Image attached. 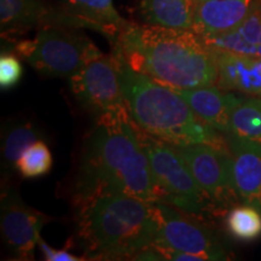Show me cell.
Masks as SVG:
<instances>
[{
    "mask_svg": "<svg viewBox=\"0 0 261 261\" xmlns=\"http://www.w3.org/2000/svg\"><path fill=\"white\" fill-rule=\"evenodd\" d=\"M178 91L202 122L221 133L228 132L231 115L242 97L217 84Z\"/></svg>",
    "mask_w": 261,
    "mask_h": 261,
    "instance_id": "5bb4252c",
    "label": "cell"
},
{
    "mask_svg": "<svg viewBox=\"0 0 261 261\" xmlns=\"http://www.w3.org/2000/svg\"><path fill=\"white\" fill-rule=\"evenodd\" d=\"M16 54L40 74L54 77H71L103 55L84 33L64 24L42 25L33 40L16 45Z\"/></svg>",
    "mask_w": 261,
    "mask_h": 261,
    "instance_id": "5b68a950",
    "label": "cell"
},
{
    "mask_svg": "<svg viewBox=\"0 0 261 261\" xmlns=\"http://www.w3.org/2000/svg\"><path fill=\"white\" fill-rule=\"evenodd\" d=\"M50 217L28 207L15 188L3 191L0 204V226L6 247L15 257L31 260L40 241V232Z\"/></svg>",
    "mask_w": 261,
    "mask_h": 261,
    "instance_id": "30bf717a",
    "label": "cell"
},
{
    "mask_svg": "<svg viewBox=\"0 0 261 261\" xmlns=\"http://www.w3.org/2000/svg\"><path fill=\"white\" fill-rule=\"evenodd\" d=\"M140 139L148 155L160 202L191 215L203 213L211 201L197 184L177 146L152 138L143 130H140Z\"/></svg>",
    "mask_w": 261,
    "mask_h": 261,
    "instance_id": "8992f818",
    "label": "cell"
},
{
    "mask_svg": "<svg viewBox=\"0 0 261 261\" xmlns=\"http://www.w3.org/2000/svg\"><path fill=\"white\" fill-rule=\"evenodd\" d=\"M213 51L220 89L261 98V57L218 48Z\"/></svg>",
    "mask_w": 261,
    "mask_h": 261,
    "instance_id": "4fadbf2b",
    "label": "cell"
},
{
    "mask_svg": "<svg viewBox=\"0 0 261 261\" xmlns=\"http://www.w3.org/2000/svg\"><path fill=\"white\" fill-rule=\"evenodd\" d=\"M103 194H122L160 202L140 130L127 108L97 116L83 146L75 202Z\"/></svg>",
    "mask_w": 261,
    "mask_h": 261,
    "instance_id": "6da1fadb",
    "label": "cell"
},
{
    "mask_svg": "<svg viewBox=\"0 0 261 261\" xmlns=\"http://www.w3.org/2000/svg\"><path fill=\"white\" fill-rule=\"evenodd\" d=\"M175 146L208 200L220 204L226 203L230 198H237L233 190L231 156L227 148L205 143Z\"/></svg>",
    "mask_w": 261,
    "mask_h": 261,
    "instance_id": "9c48e42d",
    "label": "cell"
},
{
    "mask_svg": "<svg viewBox=\"0 0 261 261\" xmlns=\"http://www.w3.org/2000/svg\"><path fill=\"white\" fill-rule=\"evenodd\" d=\"M75 99L87 112L100 116L126 107L120 61L115 54L102 55L69 77Z\"/></svg>",
    "mask_w": 261,
    "mask_h": 261,
    "instance_id": "52a82bcc",
    "label": "cell"
},
{
    "mask_svg": "<svg viewBox=\"0 0 261 261\" xmlns=\"http://www.w3.org/2000/svg\"><path fill=\"white\" fill-rule=\"evenodd\" d=\"M233 190L243 204L261 212V148L227 135Z\"/></svg>",
    "mask_w": 261,
    "mask_h": 261,
    "instance_id": "8fae6325",
    "label": "cell"
},
{
    "mask_svg": "<svg viewBox=\"0 0 261 261\" xmlns=\"http://www.w3.org/2000/svg\"><path fill=\"white\" fill-rule=\"evenodd\" d=\"M67 11L79 25L90 27L115 39L122 27L128 23L117 14L113 0H62Z\"/></svg>",
    "mask_w": 261,
    "mask_h": 261,
    "instance_id": "2e32d148",
    "label": "cell"
},
{
    "mask_svg": "<svg viewBox=\"0 0 261 261\" xmlns=\"http://www.w3.org/2000/svg\"><path fill=\"white\" fill-rule=\"evenodd\" d=\"M227 135L261 148V98H242L233 109Z\"/></svg>",
    "mask_w": 261,
    "mask_h": 261,
    "instance_id": "ffe728a7",
    "label": "cell"
},
{
    "mask_svg": "<svg viewBox=\"0 0 261 261\" xmlns=\"http://www.w3.org/2000/svg\"><path fill=\"white\" fill-rule=\"evenodd\" d=\"M23 74L21 61L15 54H3L0 57V86L8 90L17 85Z\"/></svg>",
    "mask_w": 261,
    "mask_h": 261,
    "instance_id": "603a6c76",
    "label": "cell"
},
{
    "mask_svg": "<svg viewBox=\"0 0 261 261\" xmlns=\"http://www.w3.org/2000/svg\"><path fill=\"white\" fill-rule=\"evenodd\" d=\"M114 42V54L132 69L175 90L214 85V51L194 31L127 23Z\"/></svg>",
    "mask_w": 261,
    "mask_h": 261,
    "instance_id": "7a4b0ae2",
    "label": "cell"
},
{
    "mask_svg": "<svg viewBox=\"0 0 261 261\" xmlns=\"http://www.w3.org/2000/svg\"><path fill=\"white\" fill-rule=\"evenodd\" d=\"M117 58L126 107L140 130L173 145L205 143L227 148L226 137L202 122L178 90L132 69L122 58Z\"/></svg>",
    "mask_w": 261,
    "mask_h": 261,
    "instance_id": "277c9868",
    "label": "cell"
},
{
    "mask_svg": "<svg viewBox=\"0 0 261 261\" xmlns=\"http://www.w3.org/2000/svg\"><path fill=\"white\" fill-rule=\"evenodd\" d=\"M38 247L40 248L44 259L48 261H81L86 259L84 256H76L75 254L68 252V250L55 249V248L48 246L45 241H42V238H40V241H39Z\"/></svg>",
    "mask_w": 261,
    "mask_h": 261,
    "instance_id": "cb8c5ba5",
    "label": "cell"
},
{
    "mask_svg": "<svg viewBox=\"0 0 261 261\" xmlns=\"http://www.w3.org/2000/svg\"><path fill=\"white\" fill-rule=\"evenodd\" d=\"M41 132L34 122L24 119L9 120L2 130V162L5 171L15 169V165L25 149L41 139Z\"/></svg>",
    "mask_w": 261,
    "mask_h": 261,
    "instance_id": "d6986e66",
    "label": "cell"
},
{
    "mask_svg": "<svg viewBox=\"0 0 261 261\" xmlns=\"http://www.w3.org/2000/svg\"><path fill=\"white\" fill-rule=\"evenodd\" d=\"M195 0H142L140 15L158 27L192 31Z\"/></svg>",
    "mask_w": 261,
    "mask_h": 261,
    "instance_id": "ac0fdd59",
    "label": "cell"
},
{
    "mask_svg": "<svg viewBox=\"0 0 261 261\" xmlns=\"http://www.w3.org/2000/svg\"><path fill=\"white\" fill-rule=\"evenodd\" d=\"M159 228L154 244L188 253L198 261L226 260L227 254L213 233L198 221L188 218V213L165 202H156Z\"/></svg>",
    "mask_w": 261,
    "mask_h": 261,
    "instance_id": "ba28073f",
    "label": "cell"
},
{
    "mask_svg": "<svg viewBox=\"0 0 261 261\" xmlns=\"http://www.w3.org/2000/svg\"><path fill=\"white\" fill-rule=\"evenodd\" d=\"M76 205L79 238L87 259L135 260L154 244L159 228L156 202L103 194Z\"/></svg>",
    "mask_w": 261,
    "mask_h": 261,
    "instance_id": "3957f363",
    "label": "cell"
},
{
    "mask_svg": "<svg viewBox=\"0 0 261 261\" xmlns=\"http://www.w3.org/2000/svg\"><path fill=\"white\" fill-rule=\"evenodd\" d=\"M51 167V150L48 149L46 143L40 139L25 149L16 162L15 171H17L23 178L32 179L47 174Z\"/></svg>",
    "mask_w": 261,
    "mask_h": 261,
    "instance_id": "7402d4cb",
    "label": "cell"
},
{
    "mask_svg": "<svg viewBox=\"0 0 261 261\" xmlns=\"http://www.w3.org/2000/svg\"><path fill=\"white\" fill-rule=\"evenodd\" d=\"M257 0H195L194 31L202 39L224 35L237 28Z\"/></svg>",
    "mask_w": 261,
    "mask_h": 261,
    "instance_id": "7c38bea8",
    "label": "cell"
},
{
    "mask_svg": "<svg viewBox=\"0 0 261 261\" xmlns=\"http://www.w3.org/2000/svg\"><path fill=\"white\" fill-rule=\"evenodd\" d=\"M226 225L231 234L238 240H256L261 234V212L253 205H240L228 212Z\"/></svg>",
    "mask_w": 261,
    "mask_h": 261,
    "instance_id": "44dd1931",
    "label": "cell"
},
{
    "mask_svg": "<svg viewBox=\"0 0 261 261\" xmlns=\"http://www.w3.org/2000/svg\"><path fill=\"white\" fill-rule=\"evenodd\" d=\"M203 40L218 50L261 57V0H257L252 12L233 31Z\"/></svg>",
    "mask_w": 261,
    "mask_h": 261,
    "instance_id": "e0dca14e",
    "label": "cell"
},
{
    "mask_svg": "<svg viewBox=\"0 0 261 261\" xmlns=\"http://www.w3.org/2000/svg\"><path fill=\"white\" fill-rule=\"evenodd\" d=\"M0 24L3 32H19L46 24L73 27L67 12H56L42 0H0Z\"/></svg>",
    "mask_w": 261,
    "mask_h": 261,
    "instance_id": "9a60e30c",
    "label": "cell"
}]
</instances>
